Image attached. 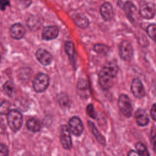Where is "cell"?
Here are the masks:
<instances>
[{"mask_svg": "<svg viewBox=\"0 0 156 156\" xmlns=\"http://www.w3.org/2000/svg\"><path fill=\"white\" fill-rule=\"evenodd\" d=\"M7 122L13 132H17L20 129L23 124V116L21 113L16 110H11L7 115Z\"/></svg>", "mask_w": 156, "mask_h": 156, "instance_id": "cell-1", "label": "cell"}, {"mask_svg": "<svg viewBox=\"0 0 156 156\" xmlns=\"http://www.w3.org/2000/svg\"><path fill=\"white\" fill-rule=\"evenodd\" d=\"M49 83V79L44 73H38L33 80V88L36 92L41 93L46 90Z\"/></svg>", "mask_w": 156, "mask_h": 156, "instance_id": "cell-2", "label": "cell"}, {"mask_svg": "<svg viewBox=\"0 0 156 156\" xmlns=\"http://www.w3.org/2000/svg\"><path fill=\"white\" fill-rule=\"evenodd\" d=\"M118 106L121 113L126 117H130L132 113V106L129 98L126 94H121L119 97Z\"/></svg>", "mask_w": 156, "mask_h": 156, "instance_id": "cell-3", "label": "cell"}, {"mask_svg": "<svg viewBox=\"0 0 156 156\" xmlns=\"http://www.w3.org/2000/svg\"><path fill=\"white\" fill-rule=\"evenodd\" d=\"M119 55L123 60L126 61L130 60L133 56V50L132 44L128 41H122L119 48Z\"/></svg>", "mask_w": 156, "mask_h": 156, "instance_id": "cell-4", "label": "cell"}, {"mask_svg": "<svg viewBox=\"0 0 156 156\" xmlns=\"http://www.w3.org/2000/svg\"><path fill=\"white\" fill-rule=\"evenodd\" d=\"M60 142L65 149H69L72 146L70 130L66 125H62L60 128Z\"/></svg>", "mask_w": 156, "mask_h": 156, "instance_id": "cell-5", "label": "cell"}, {"mask_svg": "<svg viewBox=\"0 0 156 156\" xmlns=\"http://www.w3.org/2000/svg\"><path fill=\"white\" fill-rule=\"evenodd\" d=\"M155 7L154 4L151 2H144L140 7L139 13L145 19H151L155 14Z\"/></svg>", "mask_w": 156, "mask_h": 156, "instance_id": "cell-6", "label": "cell"}, {"mask_svg": "<svg viewBox=\"0 0 156 156\" xmlns=\"http://www.w3.org/2000/svg\"><path fill=\"white\" fill-rule=\"evenodd\" d=\"M69 130L76 135L79 136L83 131V126L82 121L77 116H73L69 121Z\"/></svg>", "mask_w": 156, "mask_h": 156, "instance_id": "cell-7", "label": "cell"}, {"mask_svg": "<svg viewBox=\"0 0 156 156\" xmlns=\"http://www.w3.org/2000/svg\"><path fill=\"white\" fill-rule=\"evenodd\" d=\"M77 93L82 99H87L90 96V90L88 81L85 79L79 80L77 85Z\"/></svg>", "mask_w": 156, "mask_h": 156, "instance_id": "cell-8", "label": "cell"}, {"mask_svg": "<svg viewBox=\"0 0 156 156\" xmlns=\"http://www.w3.org/2000/svg\"><path fill=\"white\" fill-rule=\"evenodd\" d=\"M35 55L37 60L43 65H44V66L49 65L53 60V57L51 54L44 49H42V48L38 49Z\"/></svg>", "mask_w": 156, "mask_h": 156, "instance_id": "cell-9", "label": "cell"}, {"mask_svg": "<svg viewBox=\"0 0 156 156\" xmlns=\"http://www.w3.org/2000/svg\"><path fill=\"white\" fill-rule=\"evenodd\" d=\"M131 91L133 94L138 98H141L144 96L145 91L141 80L138 79H134L131 83Z\"/></svg>", "mask_w": 156, "mask_h": 156, "instance_id": "cell-10", "label": "cell"}, {"mask_svg": "<svg viewBox=\"0 0 156 156\" xmlns=\"http://www.w3.org/2000/svg\"><path fill=\"white\" fill-rule=\"evenodd\" d=\"M9 33L12 38L15 40H20L24 36L26 29L21 24L15 23L10 27Z\"/></svg>", "mask_w": 156, "mask_h": 156, "instance_id": "cell-11", "label": "cell"}, {"mask_svg": "<svg viewBox=\"0 0 156 156\" xmlns=\"http://www.w3.org/2000/svg\"><path fill=\"white\" fill-rule=\"evenodd\" d=\"M58 29L54 26L45 27L42 31V38L44 40H51L57 38L58 35Z\"/></svg>", "mask_w": 156, "mask_h": 156, "instance_id": "cell-12", "label": "cell"}, {"mask_svg": "<svg viewBox=\"0 0 156 156\" xmlns=\"http://www.w3.org/2000/svg\"><path fill=\"white\" fill-rule=\"evenodd\" d=\"M100 13L105 21H110L113 16V7L109 2H104L100 7Z\"/></svg>", "mask_w": 156, "mask_h": 156, "instance_id": "cell-13", "label": "cell"}, {"mask_svg": "<svg viewBox=\"0 0 156 156\" xmlns=\"http://www.w3.org/2000/svg\"><path fill=\"white\" fill-rule=\"evenodd\" d=\"M135 118L136 123L140 126H147L149 122V118L147 113L143 109H138L135 112Z\"/></svg>", "mask_w": 156, "mask_h": 156, "instance_id": "cell-14", "label": "cell"}, {"mask_svg": "<svg viewBox=\"0 0 156 156\" xmlns=\"http://www.w3.org/2000/svg\"><path fill=\"white\" fill-rule=\"evenodd\" d=\"M113 77L102 72H100L99 76V82L101 88L104 90H108L111 88L113 83Z\"/></svg>", "mask_w": 156, "mask_h": 156, "instance_id": "cell-15", "label": "cell"}, {"mask_svg": "<svg viewBox=\"0 0 156 156\" xmlns=\"http://www.w3.org/2000/svg\"><path fill=\"white\" fill-rule=\"evenodd\" d=\"M122 9H124L127 16L130 21H133L135 20V16L136 13V8L134 4L127 1L123 5Z\"/></svg>", "mask_w": 156, "mask_h": 156, "instance_id": "cell-16", "label": "cell"}, {"mask_svg": "<svg viewBox=\"0 0 156 156\" xmlns=\"http://www.w3.org/2000/svg\"><path fill=\"white\" fill-rule=\"evenodd\" d=\"M65 50L71 63L74 65L76 63V51L73 43L70 41H66L65 44Z\"/></svg>", "mask_w": 156, "mask_h": 156, "instance_id": "cell-17", "label": "cell"}, {"mask_svg": "<svg viewBox=\"0 0 156 156\" xmlns=\"http://www.w3.org/2000/svg\"><path fill=\"white\" fill-rule=\"evenodd\" d=\"M101 71L114 78L118 73V66L115 63L110 62L104 65Z\"/></svg>", "mask_w": 156, "mask_h": 156, "instance_id": "cell-18", "label": "cell"}, {"mask_svg": "<svg viewBox=\"0 0 156 156\" xmlns=\"http://www.w3.org/2000/svg\"><path fill=\"white\" fill-rule=\"evenodd\" d=\"M88 126L90 129V130L93 133V135L95 136V138L98 141V142L102 145H105V139H104V136L101 134V133L98 131V129L96 127L94 123L90 121H88Z\"/></svg>", "mask_w": 156, "mask_h": 156, "instance_id": "cell-19", "label": "cell"}, {"mask_svg": "<svg viewBox=\"0 0 156 156\" xmlns=\"http://www.w3.org/2000/svg\"><path fill=\"white\" fill-rule=\"evenodd\" d=\"M74 20L76 26L82 29H85L87 27L90 23L87 17L85 15L81 13L77 14L75 16Z\"/></svg>", "mask_w": 156, "mask_h": 156, "instance_id": "cell-20", "label": "cell"}, {"mask_svg": "<svg viewBox=\"0 0 156 156\" xmlns=\"http://www.w3.org/2000/svg\"><path fill=\"white\" fill-rule=\"evenodd\" d=\"M26 126H27V128L29 130H30L33 132H36L39 131L41 127V124L39 122V121H38L37 119H34V118L29 119L27 121Z\"/></svg>", "mask_w": 156, "mask_h": 156, "instance_id": "cell-21", "label": "cell"}, {"mask_svg": "<svg viewBox=\"0 0 156 156\" xmlns=\"http://www.w3.org/2000/svg\"><path fill=\"white\" fill-rule=\"evenodd\" d=\"M3 90L7 95L9 96H12L15 93V85L12 81L8 80L4 84Z\"/></svg>", "mask_w": 156, "mask_h": 156, "instance_id": "cell-22", "label": "cell"}, {"mask_svg": "<svg viewBox=\"0 0 156 156\" xmlns=\"http://www.w3.org/2000/svg\"><path fill=\"white\" fill-rule=\"evenodd\" d=\"M94 50L101 55H106L108 52L110 48L104 44H96L94 46Z\"/></svg>", "mask_w": 156, "mask_h": 156, "instance_id": "cell-23", "label": "cell"}, {"mask_svg": "<svg viewBox=\"0 0 156 156\" xmlns=\"http://www.w3.org/2000/svg\"><path fill=\"white\" fill-rule=\"evenodd\" d=\"M135 147L140 156H149V153L146 147L142 143H140V142L137 143L135 144Z\"/></svg>", "mask_w": 156, "mask_h": 156, "instance_id": "cell-24", "label": "cell"}, {"mask_svg": "<svg viewBox=\"0 0 156 156\" xmlns=\"http://www.w3.org/2000/svg\"><path fill=\"white\" fill-rule=\"evenodd\" d=\"M10 103L8 101H3L0 102V114L4 115H7L10 112Z\"/></svg>", "mask_w": 156, "mask_h": 156, "instance_id": "cell-25", "label": "cell"}, {"mask_svg": "<svg viewBox=\"0 0 156 156\" xmlns=\"http://www.w3.org/2000/svg\"><path fill=\"white\" fill-rule=\"evenodd\" d=\"M146 32L149 37L156 42V24H151L146 28Z\"/></svg>", "mask_w": 156, "mask_h": 156, "instance_id": "cell-26", "label": "cell"}, {"mask_svg": "<svg viewBox=\"0 0 156 156\" xmlns=\"http://www.w3.org/2000/svg\"><path fill=\"white\" fill-rule=\"evenodd\" d=\"M58 99L60 106H62V107L65 108L69 105V98L66 94H60Z\"/></svg>", "mask_w": 156, "mask_h": 156, "instance_id": "cell-27", "label": "cell"}, {"mask_svg": "<svg viewBox=\"0 0 156 156\" xmlns=\"http://www.w3.org/2000/svg\"><path fill=\"white\" fill-rule=\"evenodd\" d=\"M87 113L88 115L89 116H90L91 118L94 119L96 117V113L95 112L94 107L92 104H88L87 107Z\"/></svg>", "mask_w": 156, "mask_h": 156, "instance_id": "cell-28", "label": "cell"}, {"mask_svg": "<svg viewBox=\"0 0 156 156\" xmlns=\"http://www.w3.org/2000/svg\"><path fill=\"white\" fill-rule=\"evenodd\" d=\"M16 2L20 8L24 9L30 5L32 0H16Z\"/></svg>", "mask_w": 156, "mask_h": 156, "instance_id": "cell-29", "label": "cell"}, {"mask_svg": "<svg viewBox=\"0 0 156 156\" xmlns=\"http://www.w3.org/2000/svg\"><path fill=\"white\" fill-rule=\"evenodd\" d=\"M8 147L4 144H0V156H8Z\"/></svg>", "mask_w": 156, "mask_h": 156, "instance_id": "cell-30", "label": "cell"}, {"mask_svg": "<svg viewBox=\"0 0 156 156\" xmlns=\"http://www.w3.org/2000/svg\"><path fill=\"white\" fill-rule=\"evenodd\" d=\"M9 5L10 1L9 0H0V9L1 10H4Z\"/></svg>", "mask_w": 156, "mask_h": 156, "instance_id": "cell-31", "label": "cell"}, {"mask_svg": "<svg viewBox=\"0 0 156 156\" xmlns=\"http://www.w3.org/2000/svg\"><path fill=\"white\" fill-rule=\"evenodd\" d=\"M151 115L152 119L156 121V103L152 106L151 109Z\"/></svg>", "mask_w": 156, "mask_h": 156, "instance_id": "cell-32", "label": "cell"}, {"mask_svg": "<svg viewBox=\"0 0 156 156\" xmlns=\"http://www.w3.org/2000/svg\"><path fill=\"white\" fill-rule=\"evenodd\" d=\"M151 143L153 150L156 152V136H154L151 139Z\"/></svg>", "mask_w": 156, "mask_h": 156, "instance_id": "cell-33", "label": "cell"}, {"mask_svg": "<svg viewBox=\"0 0 156 156\" xmlns=\"http://www.w3.org/2000/svg\"><path fill=\"white\" fill-rule=\"evenodd\" d=\"M128 156H140V155L136 151L134 150H130L128 153Z\"/></svg>", "mask_w": 156, "mask_h": 156, "instance_id": "cell-34", "label": "cell"}, {"mask_svg": "<svg viewBox=\"0 0 156 156\" xmlns=\"http://www.w3.org/2000/svg\"><path fill=\"white\" fill-rule=\"evenodd\" d=\"M129 0H118V4L119 6H120L121 8H122L124 4Z\"/></svg>", "mask_w": 156, "mask_h": 156, "instance_id": "cell-35", "label": "cell"}, {"mask_svg": "<svg viewBox=\"0 0 156 156\" xmlns=\"http://www.w3.org/2000/svg\"><path fill=\"white\" fill-rule=\"evenodd\" d=\"M1 59H2V54H1V53L0 52V62H1Z\"/></svg>", "mask_w": 156, "mask_h": 156, "instance_id": "cell-36", "label": "cell"}]
</instances>
